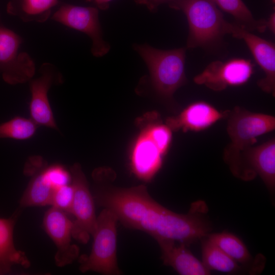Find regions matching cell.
I'll list each match as a JSON object with an SVG mask.
<instances>
[{"label":"cell","instance_id":"9c48e42d","mask_svg":"<svg viewBox=\"0 0 275 275\" xmlns=\"http://www.w3.org/2000/svg\"><path fill=\"white\" fill-rule=\"evenodd\" d=\"M63 81V75L53 64L44 63L39 68V75L29 81L31 95L30 119L38 126L58 130L48 93L52 86L62 84Z\"/></svg>","mask_w":275,"mask_h":275},{"label":"cell","instance_id":"30bf717a","mask_svg":"<svg viewBox=\"0 0 275 275\" xmlns=\"http://www.w3.org/2000/svg\"><path fill=\"white\" fill-rule=\"evenodd\" d=\"M254 72V65L250 60L233 58L225 62H211L194 81L214 91H221L229 87L240 86L250 80Z\"/></svg>","mask_w":275,"mask_h":275},{"label":"cell","instance_id":"2e32d148","mask_svg":"<svg viewBox=\"0 0 275 275\" xmlns=\"http://www.w3.org/2000/svg\"><path fill=\"white\" fill-rule=\"evenodd\" d=\"M163 155L143 128L133 144L130 155V167L139 179L151 180L162 164Z\"/></svg>","mask_w":275,"mask_h":275},{"label":"cell","instance_id":"5bb4252c","mask_svg":"<svg viewBox=\"0 0 275 275\" xmlns=\"http://www.w3.org/2000/svg\"><path fill=\"white\" fill-rule=\"evenodd\" d=\"M245 180L259 175L271 192L275 187V139L251 146L242 155Z\"/></svg>","mask_w":275,"mask_h":275},{"label":"cell","instance_id":"d4e9b609","mask_svg":"<svg viewBox=\"0 0 275 275\" xmlns=\"http://www.w3.org/2000/svg\"><path fill=\"white\" fill-rule=\"evenodd\" d=\"M74 197V189L71 183L60 186L53 191L51 204V206L71 214Z\"/></svg>","mask_w":275,"mask_h":275},{"label":"cell","instance_id":"cb8c5ba5","mask_svg":"<svg viewBox=\"0 0 275 275\" xmlns=\"http://www.w3.org/2000/svg\"><path fill=\"white\" fill-rule=\"evenodd\" d=\"M142 128L164 155L172 142V130L166 124H163L159 122H151L145 124Z\"/></svg>","mask_w":275,"mask_h":275},{"label":"cell","instance_id":"83f0119b","mask_svg":"<svg viewBox=\"0 0 275 275\" xmlns=\"http://www.w3.org/2000/svg\"><path fill=\"white\" fill-rule=\"evenodd\" d=\"M266 26L269 30L274 34L275 32V14L272 13L269 16L268 20H266Z\"/></svg>","mask_w":275,"mask_h":275},{"label":"cell","instance_id":"d6986e66","mask_svg":"<svg viewBox=\"0 0 275 275\" xmlns=\"http://www.w3.org/2000/svg\"><path fill=\"white\" fill-rule=\"evenodd\" d=\"M58 0H10L7 12L25 22H45L51 16L52 9Z\"/></svg>","mask_w":275,"mask_h":275},{"label":"cell","instance_id":"ac0fdd59","mask_svg":"<svg viewBox=\"0 0 275 275\" xmlns=\"http://www.w3.org/2000/svg\"><path fill=\"white\" fill-rule=\"evenodd\" d=\"M10 217L0 218V275L11 272L14 265L27 268L30 262L24 252L17 250L13 240V231L18 213Z\"/></svg>","mask_w":275,"mask_h":275},{"label":"cell","instance_id":"f546056e","mask_svg":"<svg viewBox=\"0 0 275 275\" xmlns=\"http://www.w3.org/2000/svg\"><path fill=\"white\" fill-rule=\"evenodd\" d=\"M0 21H1V15H0Z\"/></svg>","mask_w":275,"mask_h":275},{"label":"cell","instance_id":"277c9868","mask_svg":"<svg viewBox=\"0 0 275 275\" xmlns=\"http://www.w3.org/2000/svg\"><path fill=\"white\" fill-rule=\"evenodd\" d=\"M133 48L147 65L154 91L161 98L171 100L177 90L187 82L186 48L161 50L147 43H135Z\"/></svg>","mask_w":275,"mask_h":275},{"label":"cell","instance_id":"6da1fadb","mask_svg":"<svg viewBox=\"0 0 275 275\" xmlns=\"http://www.w3.org/2000/svg\"><path fill=\"white\" fill-rule=\"evenodd\" d=\"M93 196L98 206L114 212L125 227L143 231L156 241L187 245L206 237L211 229L207 207L202 200L192 203L184 214L157 203L144 185L128 188L96 186Z\"/></svg>","mask_w":275,"mask_h":275},{"label":"cell","instance_id":"8992f818","mask_svg":"<svg viewBox=\"0 0 275 275\" xmlns=\"http://www.w3.org/2000/svg\"><path fill=\"white\" fill-rule=\"evenodd\" d=\"M22 38L0 24V73L12 85L29 82L34 77L36 66L29 53L20 50Z\"/></svg>","mask_w":275,"mask_h":275},{"label":"cell","instance_id":"ffe728a7","mask_svg":"<svg viewBox=\"0 0 275 275\" xmlns=\"http://www.w3.org/2000/svg\"><path fill=\"white\" fill-rule=\"evenodd\" d=\"M217 7L231 15L238 25L247 31L256 30L260 33L267 29L266 20H256L242 0H213Z\"/></svg>","mask_w":275,"mask_h":275},{"label":"cell","instance_id":"e0dca14e","mask_svg":"<svg viewBox=\"0 0 275 275\" xmlns=\"http://www.w3.org/2000/svg\"><path fill=\"white\" fill-rule=\"evenodd\" d=\"M163 264L181 275H208L211 271L187 248V245L171 240L157 241Z\"/></svg>","mask_w":275,"mask_h":275},{"label":"cell","instance_id":"f1b7e54d","mask_svg":"<svg viewBox=\"0 0 275 275\" xmlns=\"http://www.w3.org/2000/svg\"><path fill=\"white\" fill-rule=\"evenodd\" d=\"M272 3H274V0H272Z\"/></svg>","mask_w":275,"mask_h":275},{"label":"cell","instance_id":"8fae6325","mask_svg":"<svg viewBox=\"0 0 275 275\" xmlns=\"http://www.w3.org/2000/svg\"><path fill=\"white\" fill-rule=\"evenodd\" d=\"M227 33L243 40L254 60L264 73V77L257 81L264 92L275 96V46L268 40L259 37L235 23L228 22Z\"/></svg>","mask_w":275,"mask_h":275},{"label":"cell","instance_id":"52a82bcc","mask_svg":"<svg viewBox=\"0 0 275 275\" xmlns=\"http://www.w3.org/2000/svg\"><path fill=\"white\" fill-rule=\"evenodd\" d=\"M74 197L71 214L73 221L72 237L78 242L86 244L96 227L95 201L81 167L75 163L70 168Z\"/></svg>","mask_w":275,"mask_h":275},{"label":"cell","instance_id":"4fadbf2b","mask_svg":"<svg viewBox=\"0 0 275 275\" xmlns=\"http://www.w3.org/2000/svg\"><path fill=\"white\" fill-rule=\"evenodd\" d=\"M47 166L46 162L39 156L28 159L24 173L31 178L20 199V207L50 205L53 191L57 187L47 173Z\"/></svg>","mask_w":275,"mask_h":275},{"label":"cell","instance_id":"3957f363","mask_svg":"<svg viewBox=\"0 0 275 275\" xmlns=\"http://www.w3.org/2000/svg\"><path fill=\"white\" fill-rule=\"evenodd\" d=\"M168 5L182 11L188 25V48L211 50L219 46L227 34L228 22L213 0H171Z\"/></svg>","mask_w":275,"mask_h":275},{"label":"cell","instance_id":"44dd1931","mask_svg":"<svg viewBox=\"0 0 275 275\" xmlns=\"http://www.w3.org/2000/svg\"><path fill=\"white\" fill-rule=\"evenodd\" d=\"M202 240V262L208 270L228 273H237L241 270L238 263L211 242L206 237Z\"/></svg>","mask_w":275,"mask_h":275},{"label":"cell","instance_id":"7a4b0ae2","mask_svg":"<svg viewBox=\"0 0 275 275\" xmlns=\"http://www.w3.org/2000/svg\"><path fill=\"white\" fill-rule=\"evenodd\" d=\"M226 117L230 142L224 150V160L235 177L245 180L242 155L256 142L258 137L274 130L275 117L239 106L227 111Z\"/></svg>","mask_w":275,"mask_h":275},{"label":"cell","instance_id":"484cf974","mask_svg":"<svg viewBox=\"0 0 275 275\" xmlns=\"http://www.w3.org/2000/svg\"><path fill=\"white\" fill-rule=\"evenodd\" d=\"M138 4L146 6L149 11L155 12L158 7L164 3H169L171 0H134Z\"/></svg>","mask_w":275,"mask_h":275},{"label":"cell","instance_id":"603a6c76","mask_svg":"<svg viewBox=\"0 0 275 275\" xmlns=\"http://www.w3.org/2000/svg\"><path fill=\"white\" fill-rule=\"evenodd\" d=\"M38 125L31 119L16 116L0 124V139L25 140L35 134Z\"/></svg>","mask_w":275,"mask_h":275},{"label":"cell","instance_id":"4316f807","mask_svg":"<svg viewBox=\"0 0 275 275\" xmlns=\"http://www.w3.org/2000/svg\"><path fill=\"white\" fill-rule=\"evenodd\" d=\"M89 2H92L96 7L100 10H105L108 9L110 3L113 0H86Z\"/></svg>","mask_w":275,"mask_h":275},{"label":"cell","instance_id":"ba28073f","mask_svg":"<svg viewBox=\"0 0 275 275\" xmlns=\"http://www.w3.org/2000/svg\"><path fill=\"white\" fill-rule=\"evenodd\" d=\"M51 19L87 35L91 40V51L94 57H102L109 51L110 45L103 38L99 9L96 7L64 4L54 13Z\"/></svg>","mask_w":275,"mask_h":275},{"label":"cell","instance_id":"7402d4cb","mask_svg":"<svg viewBox=\"0 0 275 275\" xmlns=\"http://www.w3.org/2000/svg\"><path fill=\"white\" fill-rule=\"evenodd\" d=\"M206 237L239 264L244 265L251 260L252 256L246 246L234 234L224 231L209 233Z\"/></svg>","mask_w":275,"mask_h":275},{"label":"cell","instance_id":"5b68a950","mask_svg":"<svg viewBox=\"0 0 275 275\" xmlns=\"http://www.w3.org/2000/svg\"><path fill=\"white\" fill-rule=\"evenodd\" d=\"M118 221L115 214L103 208L97 217L93 243L89 255L79 258V269L82 272L94 271L105 275L121 274L117 258V231Z\"/></svg>","mask_w":275,"mask_h":275},{"label":"cell","instance_id":"9a60e30c","mask_svg":"<svg viewBox=\"0 0 275 275\" xmlns=\"http://www.w3.org/2000/svg\"><path fill=\"white\" fill-rule=\"evenodd\" d=\"M226 116V112L222 113L207 102L198 101L187 105L178 115L168 118L165 124L174 131L199 132Z\"/></svg>","mask_w":275,"mask_h":275},{"label":"cell","instance_id":"7c38bea8","mask_svg":"<svg viewBox=\"0 0 275 275\" xmlns=\"http://www.w3.org/2000/svg\"><path fill=\"white\" fill-rule=\"evenodd\" d=\"M72 226L68 213L52 206L44 215L43 227L57 248L54 260L59 267L70 264L79 257V248L72 242Z\"/></svg>","mask_w":275,"mask_h":275}]
</instances>
